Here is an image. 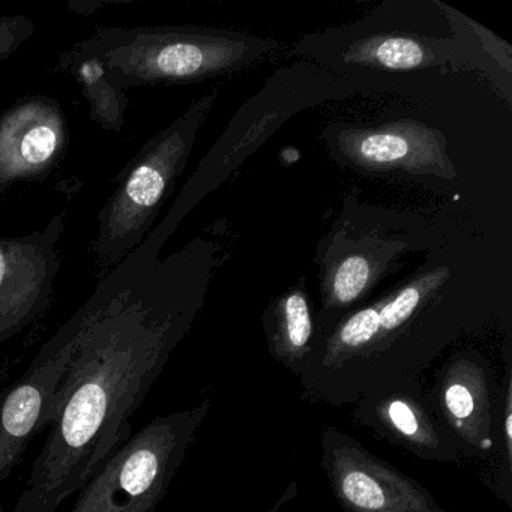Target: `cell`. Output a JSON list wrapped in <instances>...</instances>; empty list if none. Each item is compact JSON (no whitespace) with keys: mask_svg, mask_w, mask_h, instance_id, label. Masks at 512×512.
<instances>
[{"mask_svg":"<svg viewBox=\"0 0 512 512\" xmlns=\"http://www.w3.org/2000/svg\"><path fill=\"white\" fill-rule=\"evenodd\" d=\"M373 268L364 256H349L338 263L329 278V298L334 305H349L367 290Z\"/></svg>","mask_w":512,"mask_h":512,"instance_id":"obj_14","label":"cell"},{"mask_svg":"<svg viewBox=\"0 0 512 512\" xmlns=\"http://www.w3.org/2000/svg\"><path fill=\"white\" fill-rule=\"evenodd\" d=\"M272 512V511H271Z\"/></svg>","mask_w":512,"mask_h":512,"instance_id":"obj_20","label":"cell"},{"mask_svg":"<svg viewBox=\"0 0 512 512\" xmlns=\"http://www.w3.org/2000/svg\"><path fill=\"white\" fill-rule=\"evenodd\" d=\"M209 403L157 416L79 491L70 512H155L202 425Z\"/></svg>","mask_w":512,"mask_h":512,"instance_id":"obj_4","label":"cell"},{"mask_svg":"<svg viewBox=\"0 0 512 512\" xmlns=\"http://www.w3.org/2000/svg\"><path fill=\"white\" fill-rule=\"evenodd\" d=\"M64 229L65 217L59 214L28 235L0 236V346L49 310L61 269L58 244Z\"/></svg>","mask_w":512,"mask_h":512,"instance_id":"obj_6","label":"cell"},{"mask_svg":"<svg viewBox=\"0 0 512 512\" xmlns=\"http://www.w3.org/2000/svg\"><path fill=\"white\" fill-rule=\"evenodd\" d=\"M380 335L379 308H365L353 314L335 334L331 349L334 352H350L367 346L368 343Z\"/></svg>","mask_w":512,"mask_h":512,"instance_id":"obj_15","label":"cell"},{"mask_svg":"<svg viewBox=\"0 0 512 512\" xmlns=\"http://www.w3.org/2000/svg\"><path fill=\"white\" fill-rule=\"evenodd\" d=\"M214 100L212 92L194 103L181 118L149 139L122 170L98 214L94 253L103 268H116L152 232Z\"/></svg>","mask_w":512,"mask_h":512,"instance_id":"obj_3","label":"cell"},{"mask_svg":"<svg viewBox=\"0 0 512 512\" xmlns=\"http://www.w3.org/2000/svg\"><path fill=\"white\" fill-rule=\"evenodd\" d=\"M56 70L71 74L79 82L89 104L92 121L107 133H121L130 98L107 79L103 67L94 59L59 56Z\"/></svg>","mask_w":512,"mask_h":512,"instance_id":"obj_10","label":"cell"},{"mask_svg":"<svg viewBox=\"0 0 512 512\" xmlns=\"http://www.w3.org/2000/svg\"><path fill=\"white\" fill-rule=\"evenodd\" d=\"M448 278V269H434L430 274L424 275L418 281H413L412 284L395 293L389 301L377 304L380 334H386V332H392L400 328L415 313L416 308L421 305L422 299L433 293L437 287L442 286Z\"/></svg>","mask_w":512,"mask_h":512,"instance_id":"obj_12","label":"cell"},{"mask_svg":"<svg viewBox=\"0 0 512 512\" xmlns=\"http://www.w3.org/2000/svg\"><path fill=\"white\" fill-rule=\"evenodd\" d=\"M344 59L385 70H415L430 65L434 56L430 47L415 38L380 35L353 44Z\"/></svg>","mask_w":512,"mask_h":512,"instance_id":"obj_11","label":"cell"},{"mask_svg":"<svg viewBox=\"0 0 512 512\" xmlns=\"http://www.w3.org/2000/svg\"><path fill=\"white\" fill-rule=\"evenodd\" d=\"M476 398L472 388L466 383L455 380L446 386L445 404L449 415L458 422L464 424L475 415Z\"/></svg>","mask_w":512,"mask_h":512,"instance_id":"obj_18","label":"cell"},{"mask_svg":"<svg viewBox=\"0 0 512 512\" xmlns=\"http://www.w3.org/2000/svg\"><path fill=\"white\" fill-rule=\"evenodd\" d=\"M145 239L68 319L73 347L49 436L10 512H58L133 436L136 415L199 301L197 254Z\"/></svg>","mask_w":512,"mask_h":512,"instance_id":"obj_1","label":"cell"},{"mask_svg":"<svg viewBox=\"0 0 512 512\" xmlns=\"http://www.w3.org/2000/svg\"><path fill=\"white\" fill-rule=\"evenodd\" d=\"M313 334L310 308L304 293L295 290L278 305V341L284 355L296 356L307 347Z\"/></svg>","mask_w":512,"mask_h":512,"instance_id":"obj_13","label":"cell"},{"mask_svg":"<svg viewBox=\"0 0 512 512\" xmlns=\"http://www.w3.org/2000/svg\"><path fill=\"white\" fill-rule=\"evenodd\" d=\"M505 431H506V445H508V452H509V454H511L512 413H511V395H509V394H508V406H506Z\"/></svg>","mask_w":512,"mask_h":512,"instance_id":"obj_19","label":"cell"},{"mask_svg":"<svg viewBox=\"0 0 512 512\" xmlns=\"http://www.w3.org/2000/svg\"><path fill=\"white\" fill-rule=\"evenodd\" d=\"M251 47L220 32L175 26H109L92 32L62 56L94 59L122 91L140 86L197 82L229 73Z\"/></svg>","mask_w":512,"mask_h":512,"instance_id":"obj_2","label":"cell"},{"mask_svg":"<svg viewBox=\"0 0 512 512\" xmlns=\"http://www.w3.org/2000/svg\"><path fill=\"white\" fill-rule=\"evenodd\" d=\"M67 116L55 98L29 95L0 115V197L46 178L67 154Z\"/></svg>","mask_w":512,"mask_h":512,"instance_id":"obj_7","label":"cell"},{"mask_svg":"<svg viewBox=\"0 0 512 512\" xmlns=\"http://www.w3.org/2000/svg\"><path fill=\"white\" fill-rule=\"evenodd\" d=\"M71 347L73 331L67 320L38 350L25 373L0 388V485L10 478L32 440L49 428Z\"/></svg>","mask_w":512,"mask_h":512,"instance_id":"obj_5","label":"cell"},{"mask_svg":"<svg viewBox=\"0 0 512 512\" xmlns=\"http://www.w3.org/2000/svg\"><path fill=\"white\" fill-rule=\"evenodd\" d=\"M347 160L367 170H407L422 175L457 176L446 155L445 137L418 122H395L368 130H344L338 137Z\"/></svg>","mask_w":512,"mask_h":512,"instance_id":"obj_8","label":"cell"},{"mask_svg":"<svg viewBox=\"0 0 512 512\" xmlns=\"http://www.w3.org/2000/svg\"><path fill=\"white\" fill-rule=\"evenodd\" d=\"M335 491L349 512H439L427 491L355 445L328 451Z\"/></svg>","mask_w":512,"mask_h":512,"instance_id":"obj_9","label":"cell"},{"mask_svg":"<svg viewBox=\"0 0 512 512\" xmlns=\"http://www.w3.org/2000/svg\"><path fill=\"white\" fill-rule=\"evenodd\" d=\"M386 416L401 436L421 445H434L433 434L422 425L421 416L406 400H392L386 407Z\"/></svg>","mask_w":512,"mask_h":512,"instance_id":"obj_16","label":"cell"},{"mask_svg":"<svg viewBox=\"0 0 512 512\" xmlns=\"http://www.w3.org/2000/svg\"><path fill=\"white\" fill-rule=\"evenodd\" d=\"M37 32V25L25 14L0 17V62L10 58Z\"/></svg>","mask_w":512,"mask_h":512,"instance_id":"obj_17","label":"cell"}]
</instances>
